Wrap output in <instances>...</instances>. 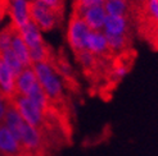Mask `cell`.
Segmentation results:
<instances>
[{
  "label": "cell",
  "mask_w": 158,
  "mask_h": 156,
  "mask_svg": "<svg viewBox=\"0 0 158 156\" xmlns=\"http://www.w3.org/2000/svg\"><path fill=\"white\" fill-rule=\"evenodd\" d=\"M34 72L36 74L37 82L46 93L48 99L52 101H62L63 100V83L52 63H39L34 64Z\"/></svg>",
  "instance_id": "6da1fadb"
},
{
  "label": "cell",
  "mask_w": 158,
  "mask_h": 156,
  "mask_svg": "<svg viewBox=\"0 0 158 156\" xmlns=\"http://www.w3.org/2000/svg\"><path fill=\"white\" fill-rule=\"evenodd\" d=\"M62 13L52 9L36 0H30V19L34 25L44 32H49L59 25Z\"/></svg>",
  "instance_id": "7a4b0ae2"
},
{
  "label": "cell",
  "mask_w": 158,
  "mask_h": 156,
  "mask_svg": "<svg viewBox=\"0 0 158 156\" xmlns=\"http://www.w3.org/2000/svg\"><path fill=\"white\" fill-rule=\"evenodd\" d=\"M12 103L28 126L39 129L40 132L44 129L46 116L28 97L15 95L12 99Z\"/></svg>",
  "instance_id": "3957f363"
},
{
  "label": "cell",
  "mask_w": 158,
  "mask_h": 156,
  "mask_svg": "<svg viewBox=\"0 0 158 156\" xmlns=\"http://www.w3.org/2000/svg\"><path fill=\"white\" fill-rule=\"evenodd\" d=\"M90 33V28L86 26L84 19L75 13L71 14L67 28V41L76 54L86 50V38Z\"/></svg>",
  "instance_id": "277c9868"
},
{
  "label": "cell",
  "mask_w": 158,
  "mask_h": 156,
  "mask_svg": "<svg viewBox=\"0 0 158 156\" xmlns=\"http://www.w3.org/2000/svg\"><path fill=\"white\" fill-rule=\"evenodd\" d=\"M8 15L10 23L19 29L26 26L30 19V0H8Z\"/></svg>",
  "instance_id": "5b68a950"
},
{
  "label": "cell",
  "mask_w": 158,
  "mask_h": 156,
  "mask_svg": "<svg viewBox=\"0 0 158 156\" xmlns=\"http://www.w3.org/2000/svg\"><path fill=\"white\" fill-rule=\"evenodd\" d=\"M0 156H27L18 139L4 124H0Z\"/></svg>",
  "instance_id": "8992f818"
},
{
  "label": "cell",
  "mask_w": 158,
  "mask_h": 156,
  "mask_svg": "<svg viewBox=\"0 0 158 156\" xmlns=\"http://www.w3.org/2000/svg\"><path fill=\"white\" fill-rule=\"evenodd\" d=\"M81 18L90 28V31H103L107 13L103 5H97L85 9L81 14Z\"/></svg>",
  "instance_id": "52a82bcc"
},
{
  "label": "cell",
  "mask_w": 158,
  "mask_h": 156,
  "mask_svg": "<svg viewBox=\"0 0 158 156\" xmlns=\"http://www.w3.org/2000/svg\"><path fill=\"white\" fill-rule=\"evenodd\" d=\"M37 83L39 82L34 72V68H23V71L15 77V95L27 96Z\"/></svg>",
  "instance_id": "ba28073f"
},
{
  "label": "cell",
  "mask_w": 158,
  "mask_h": 156,
  "mask_svg": "<svg viewBox=\"0 0 158 156\" xmlns=\"http://www.w3.org/2000/svg\"><path fill=\"white\" fill-rule=\"evenodd\" d=\"M86 50L95 57L106 55L110 51L103 31H90L88 38H86Z\"/></svg>",
  "instance_id": "9c48e42d"
},
{
  "label": "cell",
  "mask_w": 158,
  "mask_h": 156,
  "mask_svg": "<svg viewBox=\"0 0 158 156\" xmlns=\"http://www.w3.org/2000/svg\"><path fill=\"white\" fill-rule=\"evenodd\" d=\"M0 91L8 97L15 96V76L0 55Z\"/></svg>",
  "instance_id": "30bf717a"
},
{
  "label": "cell",
  "mask_w": 158,
  "mask_h": 156,
  "mask_svg": "<svg viewBox=\"0 0 158 156\" xmlns=\"http://www.w3.org/2000/svg\"><path fill=\"white\" fill-rule=\"evenodd\" d=\"M3 124L10 131V133L15 138L19 139V136H21L22 131H23V128H25V126L27 123L23 120L21 114L18 113V110L15 109V106L12 103L10 106L8 107V111L5 114V118H4V123Z\"/></svg>",
  "instance_id": "8fae6325"
},
{
  "label": "cell",
  "mask_w": 158,
  "mask_h": 156,
  "mask_svg": "<svg viewBox=\"0 0 158 156\" xmlns=\"http://www.w3.org/2000/svg\"><path fill=\"white\" fill-rule=\"evenodd\" d=\"M103 32L104 35H110V36L127 35L129 32L127 17H112V15H107L104 26H103Z\"/></svg>",
  "instance_id": "7c38bea8"
},
{
  "label": "cell",
  "mask_w": 158,
  "mask_h": 156,
  "mask_svg": "<svg viewBox=\"0 0 158 156\" xmlns=\"http://www.w3.org/2000/svg\"><path fill=\"white\" fill-rule=\"evenodd\" d=\"M18 32L28 49H34V48H37V46L45 44L44 38L41 36V31L32 22H28L26 26L21 27L18 29Z\"/></svg>",
  "instance_id": "4fadbf2b"
},
{
  "label": "cell",
  "mask_w": 158,
  "mask_h": 156,
  "mask_svg": "<svg viewBox=\"0 0 158 156\" xmlns=\"http://www.w3.org/2000/svg\"><path fill=\"white\" fill-rule=\"evenodd\" d=\"M10 49L13 50V53L15 55H17V58L19 59V61L22 63L23 67L25 68L32 67V63H31V59H30V49L27 48V45L25 44L23 38L21 37L18 29L15 31L14 35H13Z\"/></svg>",
  "instance_id": "5bb4252c"
},
{
  "label": "cell",
  "mask_w": 158,
  "mask_h": 156,
  "mask_svg": "<svg viewBox=\"0 0 158 156\" xmlns=\"http://www.w3.org/2000/svg\"><path fill=\"white\" fill-rule=\"evenodd\" d=\"M104 9L107 15L112 17H127L129 13V0H106Z\"/></svg>",
  "instance_id": "9a60e30c"
},
{
  "label": "cell",
  "mask_w": 158,
  "mask_h": 156,
  "mask_svg": "<svg viewBox=\"0 0 158 156\" xmlns=\"http://www.w3.org/2000/svg\"><path fill=\"white\" fill-rule=\"evenodd\" d=\"M30 59L32 65L39 63H50V59H52L50 48L46 44H43L40 46H37V48L30 49Z\"/></svg>",
  "instance_id": "2e32d148"
},
{
  "label": "cell",
  "mask_w": 158,
  "mask_h": 156,
  "mask_svg": "<svg viewBox=\"0 0 158 156\" xmlns=\"http://www.w3.org/2000/svg\"><path fill=\"white\" fill-rule=\"evenodd\" d=\"M0 55H2V58L4 59L6 65L12 69V72L14 73L15 77H17L23 71V68H25V67L22 65V63L19 61V59L17 58V55L13 53L12 49H8V50H5L3 53H0Z\"/></svg>",
  "instance_id": "e0dca14e"
},
{
  "label": "cell",
  "mask_w": 158,
  "mask_h": 156,
  "mask_svg": "<svg viewBox=\"0 0 158 156\" xmlns=\"http://www.w3.org/2000/svg\"><path fill=\"white\" fill-rule=\"evenodd\" d=\"M107 37V42H108V48L110 51H122L127 48L129 45V36L127 35H122V36H110L106 35Z\"/></svg>",
  "instance_id": "ac0fdd59"
},
{
  "label": "cell",
  "mask_w": 158,
  "mask_h": 156,
  "mask_svg": "<svg viewBox=\"0 0 158 156\" xmlns=\"http://www.w3.org/2000/svg\"><path fill=\"white\" fill-rule=\"evenodd\" d=\"M15 31H17V28H15L12 23H9L5 28L0 31V53L10 49L12 38H13V35Z\"/></svg>",
  "instance_id": "d6986e66"
},
{
  "label": "cell",
  "mask_w": 158,
  "mask_h": 156,
  "mask_svg": "<svg viewBox=\"0 0 158 156\" xmlns=\"http://www.w3.org/2000/svg\"><path fill=\"white\" fill-rule=\"evenodd\" d=\"M106 0H73V10L72 13L80 15L85 9L91 6H97V5H104Z\"/></svg>",
  "instance_id": "ffe728a7"
},
{
  "label": "cell",
  "mask_w": 158,
  "mask_h": 156,
  "mask_svg": "<svg viewBox=\"0 0 158 156\" xmlns=\"http://www.w3.org/2000/svg\"><path fill=\"white\" fill-rule=\"evenodd\" d=\"M77 55V60L80 61V64L85 68V69H91L94 65H95V55L88 50H82L80 53L76 54Z\"/></svg>",
  "instance_id": "44dd1931"
},
{
  "label": "cell",
  "mask_w": 158,
  "mask_h": 156,
  "mask_svg": "<svg viewBox=\"0 0 158 156\" xmlns=\"http://www.w3.org/2000/svg\"><path fill=\"white\" fill-rule=\"evenodd\" d=\"M10 104H12V99L8 97L5 93L0 91V124L4 123L5 114L8 111V107L10 106Z\"/></svg>",
  "instance_id": "7402d4cb"
},
{
  "label": "cell",
  "mask_w": 158,
  "mask_h": 156,
  "mask_svg": "<svg viewBox=\"0 0 158 156\" xmlns=\"http://www.w3.org/2000/svg\"><path fill=\"white\" fill-rule=\"evenodd\" d=\"M36 2L41 3V4L63 14V4H64V0H36Z\"/></svg>",
  "instance_id": "603a6c76"
},
{
  "label": "cell",
  "mask_w": 158,
  "mask_h": 156,
  "mask_svg": "<svg viewBox=\"0 0 158 156\" xmlns=\"http://www.w3.org/2000/svg\"><path fill=\"white\" fill-rule=\"evenodd\" d=\"M147 9L149 15L158 23V0H147Z\"/></svg>",
  "instance_id": "cb8c5ba5"
},
{
  "label": "cell",
  "mask_w": 158,
  "mask_h": 156,
  "mask_svg": "<svg viewBox=\"0 0 158 156\" xmlns=\"http://www.w3.org/2000/svg\"><path fill=\"white\" fill-rule=\"evenodd\" d=\"M127 72H129V68L126 65H118L113 69V77L116 80H122V78L127 74Z\"/></svg>",
  "instance_id": "d4e9b609"
},
{
  "label": "cell",
  "mask_w": 158,
  "mask_h": 156,
  "mask_svg": "<svg viewBox=\"0 0 158 156\" xmlns=\"http://www.w3.org/2000/svg\"><path fill=\"white\" fill-rule=\"evenodd\" d=\"M8 14V0H0V23Z\"/></svg>",
  "instance_id": "484cf974"
}]
</instances>
